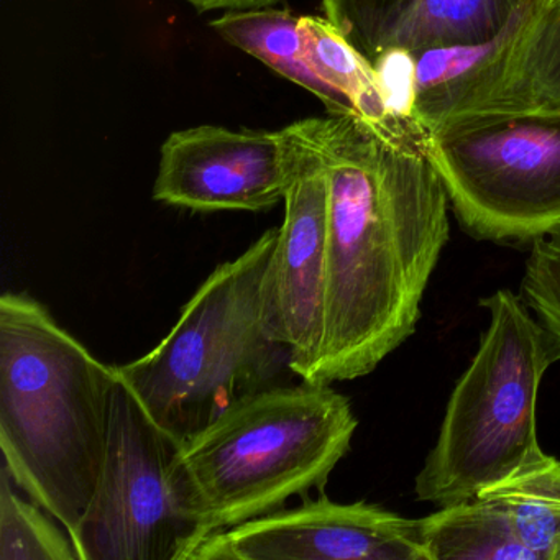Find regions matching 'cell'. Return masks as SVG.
Wrapping results in <instances>:
<instances>
[{"instance_id": "603a6c76", "label": "cell", "mask_w": 560, "mask_h": 560, "mask_svg": "<svg viewBox=\"0 0 560 560\" xmlns=\"http://www.w3.org/2000/svg\"><path fill=\"white\" fill-rule=\"evenodd\" d=\"M553 560H560V547L557 549L556 557H553Z\"/></svg>"}, {"instance_id": "2e32d148", "label": "cell", "mask_w": 560, "mask_h": 560, "mask_svg": "<svg viewBox=\"0 0 560 560\" xmlns=\"http://www.w3.org/2000/svg\"><path fill=\"white\" fill-rule=\"evenodd\" d=\"M304 60L336 96L342 113L366 119L389 116L372 60L327 18L301 15Z\"/></svg>"}, {"instance_id": "9a60e30c", "label": "cell", "mask_w": 560, "mask_h": 560, "mask_svg": "<svg viewBox=\"0 0 560 560\" xmlns=\"http://www.w3.org/2000/svg\"><path fill=\"white\" fill-rule=\"evenodd\" d=\"M300 18L273 8L228 11L211 22V28L228 44L319 97L329 113H342L336 96L304 60Z\"/></svg>"}, {"instance_id": "30bf717a", "label": "cell", "mask_w": 560, "mask_h": 560, "mask_svg": "<svg viewBox=\"0 0 560 560\" xmlns=\"http://www.w3.org/2000/svg\"><path fill=\"white\" fill-rule=\"evenodd\" d=\"M288 183L283 130L201 126L163 143L153 199L198 212H260L283 201Z\"/></svg>"}, {"instance_id": "ac0fdd59", "label": "cell", "mask_w": 560, "mask_h": 560, "mask_svg": "<svg viewBox=\"0 0 560 560\" xmlns=\"http://www.w3.org/2000/svg\"><path fill=\"white\" fill-rule=\"evenodd\" d=\"M0 471V560H80L73 537L44 506L24 500Z\"/></svg>"}, {"instance_id": "ffe728a7", "label": "cell", "mask_w": 560, "mask_h": 560, "mask_svg": "<svg viewBox=\"0 0 560 560\" xmlns=\"http://www.w3.org/2000/svg\"><path fill=\"white\" fill-rule=\"evenodd\" d=\"M389 116L412 117L415 106V55L388 48L372 60Z\"/></svg>"}, {"instance_id": "d6986e66", "label": "cell", "mask_w": 560, "mask_h": 560, "mask_svg": "<svg viewBox=\"0 0 560 560\" xmlns=\"http://www.w3.org/2000/svg\"><path fill=\"white\" fill-rule=\"evenodd\" d=\"M521 300L540 326L560 342V232L533 242Z\"/></svg>"}, {"instance_id": "6da1fadb", "label": "cell", "mask_w": 560, "mask_h": 560, "mask_svg": "<svg viewBox=\"0 0 560 560\" xmlns=\"http://www.w3.org/2000/svg\"><path fill=\"white\" fill-rule=\"evenodd\" d=\"M327 173L326 332L311 383L372 373L415 334L448 195L415 117L307 119Z\"/></svg>"}, {"instance_id": "5b68a950", "label": "cell", "mask_w": 560, "mask_h": 560, "mask_svg": "<svg viewBox=\"0 0 560 560\" xmlns=\"http://www.w3.org/2000/svg\"><path fill=\"white\" fill-rule=\"evenodd\" d=\"M487 332L448 398L434 447L415 480L419 501L447 506L546 460L537 439L540 382L560 342L513 291L480 301Z\"/></svg>"}, {"instance_id": "277c9868", "label": "cell", "mask_w": 560, "mask_h": 560, "mask_svg": "<svg viewBox=\"0 0 560 560\" xmlns=\"http://www.w3.org/2000/svg\"><path fill=\"white\" fill-rule=\"evenodd\" d=\"M277 241L278 229H270L219 265L159 346L116 366L117 378L178 444L293 373L290 349L265 317V278Z\"/></svg>"}, {"instance_id": "4fadbf2b", "label": "cell", "mask_w": 560, "mask_h": 560, "mask_svg": "<svg viewBox=\"0 0 560 560\" xmlns=\"http://www.w3.org/2000/svg\"><path fill=\"white\" fill-rule=\"evenodd\" d=\"M475 113H560V0L534 2L500 83Z\"/></svg>"}, {"instance_id": "8992f818", "label": "cell", "mask_w": 560, "mask_h": 560, "mask_svg": "<svg viewBox=\"0 0 560 560\" xmlns=\"http://www.w3.org/2000/svg\"><path fill=\"white\" fill-rule=\"evenodd\" d=\"M462 228L478 241L560 232V113H474L425 130Z\"/></svg>"}, {"instance_id": "9c48e42d", "label": "cell", "mask_w": 560, "mask_h": 560, "mask_svg": "<svg viewBox=\"0 0 560 560\" xmlns=\"http://www.w3.org/2000/svg\"><path fill=\"white\" fill-rule=\"evenodd\" d=\"M191 560H425L421 520L326 494L206 537Z\"/></svg>"}, {"instance_id": "52a82bcc", "label": "cell", "mask_w": 560, "mask_h": 560, "mask_svg": "<svg viewBox=\"0 0 560 560\" xmlns=\"http://www.w3.org/2000/svg\"><path fill=\"white\" fill-rule=\"evenodd\" d=\"M179 445L117 378L103 470L71 534L80 560H191L209 533L176 483Z\"/></svg>"}, {"instance_id": "3957f363", "label": "cell", "mask_w": 560, "mask_h": 560, "mask_svg": "<svg viewBox=\"0 0 560 560\" xmlns=\"http://www.w3.org/2000/svg\"><path fill=\"white\" fill-rule=\"evenodd\" d=\"M357 428L349 398L330 385L271 386L179 445L176 483L211 536L323 491Z\"/></svg>"}, {"instance_id": "7402d4cb", "label": "cell", "mask_w": 560, "mask_h": 560, "mask_svg": "<svg viewBox=\"0 0 560 560\" xmlns=\"http://www.w3.org/2000/svg\"><path fill=\"white\" fill-rule=\"evenodd\" d=\"M198 12L250 11V9L273 8L283 0H185Z\"/></svg>"}, {"instance_id": "44dd1931", "label": "cell", "mask_w": 560, "mask_h": 560, "mask_svg": "<svg viewBox=\"0 0 560 560\" xmlns=\"http://www.w3.org/2000/svg\"><path fill=\"white\" fill-rule=\"evenodd\" d=\"M389 2L392 0H320L326 18L342 31L359 50Z\"/></svg>"}, {"instance_id": "ba28073f", "label": "cell", "mask_w": 560, "mask_h": 560, "mask_svg": "<svg viewBox=\"0 0 560 560\" xmlns=\"http://www.w3.org/2000/svg\"><path fill=\"white\" fill-rule=\"evenodd\" d=\"M290 183L265 278V317L290 349L294 376L311 382L326 332L327 173L306 120L283 129Z\"/></svg>"}, {"instance_id": "7a4b0ae2", "label": "cell", "mask_w": 560, "mask_h": 560, "mask_svg": "<svg viewBox=\"0 0 560 560\" xmlns=\"http://www.w3.org/2000/svg\"><path fill=\"white\" fill-rule=\"evenodd\" d=\"M116 382V366L96 359L47 306L31 294H2V467L70 534L100 481Z\"/></svg>"}, {"instance_id": "5bb4252c", "label": "cell", "mask_w": 560, "mask_h": 560, "mask_svg": "<svg viewBox=\"0 0 560 560\" xmlns=\"http://www.w3.org/2000/svg\"><path fill=\"white\" fill-rule=\"evenodd\" d=\"M425 560H534L503 508L488 497L441 506L421 517Z\"/></svg>"}, {"instance_id": "7c38bea8", "label": "cell", "mask_w": 560, "mask_h": 560, "mask_svg": "<svg viewBox=\"0 0 560 560\" xmlns=\"http://www.w3.org/2000/svg\"><path fill=\"white\" fill-rule=\"evenodd\" d=\"M530 0H392L363 42L373 60L388 48L481 44L500 35Z\"/></svg>"}, {"instance_id": "e0dca14e", "label": "cell", "mask_w": 560, "mask_h": 560, "mask_svg": "<svg viewBox=\"0 0 560 560\" xmlns=\"http://www.w3.org/2000/svg\"><path fill=\"white\" fill-rule=\"evenodd\" d=\"M477 497L497 501L534 560H553L560 547V460L547 455Z\"/></svg>"}, {"instance_id": "8fae6325", "label": "cell", "mask_w": 560, "mask_h": 560, "mask_svg": "<svg viewBox=\"0 0 560 560\" xmlns=\"http://www.w3.org/2000/svg\"><path fill=\"white\" fill-rule=\"evenodd\" d=\"M529 4L497 37L481 44L438 45L415 55L412 117L424 130L445 120L475 113L500 83L508 55L516 40Z\"/></svg>"}]
</instances>
